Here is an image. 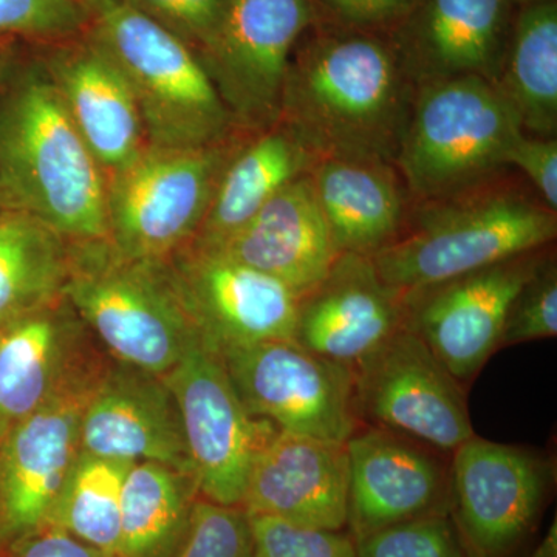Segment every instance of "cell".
Returning <instances> with one entry per match:
<instances>
[{"label": "cell", "mask_w": 557, "mask_h": 557, "mask_svg": "<svg viewBox=\"0 0 557 557\" xmlns=\"http://www.w3.org/2000/svg\"><path fill=\"white\" fill-rule=\"evenodd\" d=\"M0 196L69 242L108 237V174L46 65L0 84Z\"/></svg>", "instance_id": "cell-2"}, {"label": "cell", "mask_w": 557, "mask_h": 557, "mask_svg": "<svg viewBox=\"0 0 557 557\" xmlns=\"http://www.w3.org/2000/svg\"><path fill=\"white\" fill-rule=\"evenodd\" d=\"M449 519L467 557H522L556 482L542 450L471 437L449 460Z\"/></svg>", "instance_id": "cell-8"}, {"label": "cell", "mask_w": 557, "mask_h": 557, "mask_svg": "<svg viewBox=\"0 0 557 557\" xmlns=\"http://www.w3.org/2000/svg\"><path fill=\"white\" fill-rule=\"evenodd\" d=\"M87 24L89 11L81 0H0V39L67 38Z\"/></svg>", "instance_id": "cell-34"}, {"label": "cell", "mask_w": 557, "mask_h": 557, "mask_svg": "<svg viewBox=\"0 0 557 557\" xmlns=\"http://www.w3.org/2000/svg\"><path fill=\"white\" fill-rule=\"evenodd\" d=\"M62 296L115 362L153 375L200 338L168 259L132 258L108 237L69 242Z\"/></svg>", "instance_id": "cell-3"}, {"label": "cell", "mask_w": 557, "mask_h": 557, "mask_svg": "<svg viewBox=\"0 0 557 557\" xmlns=\"http://www.w3.org/2000/svg\"><path fill=\"white\" fill-rule=\"evenodd\" d=\"M314 16L310 0H225L199 58L234 123L276 126L289 60Z\"/></svg>", "instance_id": "cell-9"}, {"label": "cell", "mask_w": 557, "mask_h": 557, "mask_svg": "<svg viewBox=\"0 0 557 557\" xmlns=\"http://www.w3.org/2000/svg\"><path fill=\"white\" fill-rule=\"evenodd\" d=\"M237 148L146 146L108 175V239L132 258L166 260L199 233L219 180Z\"/></svg>", "instance_id": "cell-7"}, {"label": "cell", "mask_w": 557, "mask_h": 557, "mask_svg": "<svg viewBox=\"0 0 557 557\" xmlns=\"http://www.w3.org/2000/svg\"><path fill=\"white\" fill-rule=\"evenodd\" d=\"M252 417L278 431L347 442L359 424L354 370L310 354L295 339H274L220 354Z\"/></svg>", "instance_id": "cell-12"}, {"label": "cell", "mask_w": 557, "mask_h": 557, "mask_svg": "<svg viewBox=\"0 0 557 557\" xmlns=\"http://www.w3.org/2000/svg\"><path fill=\"white\" fill-rule=\"evenodd\" d=\"M3 557H116L79 541L62 528L47 523L14 542Z\"/></svg>", "instance_id": "cell-38"}, {"label": "cell", "mask_w": 557, "mask_h": 557, "mask_svg": "<svg viewBox=\"0 0 557 557\" xmlns=\"http://www.w3.org/2000/svg\"><path fill=\"white\" fill-rule=\"evenodd\" d=\"M348 479L347 442L277 429L252 463L240 508L248 516L343 531Z\"/></svg>", "instance_id": "cell-21"}, {"label": "cell", "mask_w": 557, "mask_h": 557, "mask_svg": "<svg viewBox=\"0 0 557 557\" xmlns=\"http://www.w3.org/2000/svg\"><path fill=\"white\" fill-rule=\"evenodd\" d=\"M168 263L201 343L215 354L293 339L299 296L277 278L190 245Z\"/></svg>", "instance_id": "cell-14"}, {"label": "cell", "mask_w": 557, "mask_h": 557, "mask_svg": "<svg viewBox=\"0 0 557 557\" xmlns=\"http://www.w3.org/2000/svg\"><path fill=\"white\" fill-rule=\"evenodd\" d=\"M87 327L64 296L0 327V437L102 369L90 358Z\"/></svg>", "instance_id": "cell-19"}, {"label": "cell", "mask_w": 557, "mask_h": 557, "mask_svg": "<svg viewBox=\"0 0 557 557\" xmlns=\"http://www.w3.org/2000/svg\"><path fill=\"white\" fill-rule=\"evenodd\" d=\"M505 166H516L541 193L545 207L557 211V139L520 134L505 153Z\"/></svg>", "instance_id": "cell-37"}, {"label": "cell", "mask_w": 557, "mask_h": 557, "mask_svg": "<svg viewBox=\"0 0 557 557\" xmlns=\"http://www.w3.org/2000/svg\"><path fill=\"white\" fill-rule=\"evenodd\" d=\"M413 94L392 40L341 27L319 32L293 51L277 124L317 161L395 166Z\"/></svg>", "instance_id": "cell-1"}, {"label": "cell", "mask_w": 557, "mask_h": 557, "mask_svg": "<svg viewBox=\"0 0 557 557\" xmlns=\"http://www.w3.org/2000/svg\"><path fill=\"white\" fill-rule=\"evenodd\" d=\"M163 379L177 401L199 497L240 508L252 463L277 428L245 409L222 358L200 338Z\"/></svg>", "instance_id": "cell-10"}, {"label": "cell", "mask_w": 557, "mask_h": 557, "mask_svg": "<svg viewBox=\"0 0 557 557\" xmlns=\"http://www.w3.org/2000/svg\"><path fill=\"white\" fill-rule=\"evenodd\" d=\"M355 545L359 557H467L446 515L384 528Z\"/></svg>", "instance_id": "cell-33"}, {"label": "cell", "mask_w": 557, "mask_h": 557, "mask_svg": "<svg viewBox=\"0 0 557 557\" xmlns=\"http://www.w3.org/2000/svg\"><path fill=\"white\" fill-rule=\"evenodd\" d=\"M525 557H557V522L553 520L547 534L539 541L533 549L527 553Z\"/></svg>", "instance_id": "cell-39"}, {"label": "cell", "mask_w": 557, "mask_h": 557, "mask_svg": "<svg viewBox=\"0 0 557 557\" xmlns=\"http://www.w3.org/2000/svg\"><path fill=\"white\" fill-rule=\"evenodd\" d=\"M100 375L53 399L0 437V553L49 523L79 456L81 418Z\"/></svg>", "instance_id": "cell-16"}, {"label": "cell", "mask_w": 557, "mask_h": 557, "mask_svg": "<svg viewBox=\"0 0 557 557\" xmlns=\"http://www.w3.org/2000/svg\"><path fill=\"white\" fill-rule=\"evenodd\" d=\"M186 44L201 47L218 28L225 0H124Z\"/></svg>", "instance_id": "cell-35"}, {"label": "cell", "mask_w": 557, "mask_h": 557, "mask_svg": "<svg viewBox=\"0 0 557 557\" xmlns=\"http://www.w3.org/2000/svg\"><path fill=\"white\" fill-rule=\"evenodd\" d=\"M512 2L519 3V5H528V3L553 2V0H512Z\"/></svg>", "instance_id": "cell-41"}, {"label": "cell", "mask_w": 557, "mask_h": 557, "mask_svg": "<svg viewBox=\"0 0 557 557\" xmlns=\"http://www.w3.org/2000/svg\"><path fill=\"white\" fill-rule=\"evenodd\" d=\"M196 480L156 461L132 465L121 496L116 557H168L185 533Z\"/></svg>", "instance_id": "cell-28"}, {"label": "cell", "mask_w": 557, "mask_h": 557, "mask_svg": "<svg viewBox=\"0 0 557 557\" xmlns=\"http://www.w3.org/2000/svg\"><path fill=\"white\" fill-rule=\"evenodd\" d=\"M405 327L403 293L380 276L369 256L341 252L327 274L300 296L293 339L354 370Z\"/></svg>", "instance_id": "cell-17"}, {"label": "cell", "mask_w": 557, "mask_h": 557, "mask_svg": "<svg viewBox=\"0 0 557 557\" xmlns=\"http://www.w3.org/2000/svg\"><path fill=\"white\" fill-rule=\"evenodd\" d=\"M201 249L262 271L299 298L327 274L341 255L309 174L278 190L247 225L218 247Z\"/></svg>", "instance_id": "cell-22"}, {"label": "cell", "mask_w": 557, "mask_h": 557, "mask_svg": "<svg viewBox=\"0 0 557 557\" xmlns=\"http://www.w3.org/2000/svg\"><path fill=\"white\" fill-rule=\"evenodd\" d=\"M523 132L556 137L557 3L522 5L511 30L496 83Z\"/></svg>", "instance_id": "cell-26"}, {"label": "cell", "mask_w": 557, "mask_h": 557, "mask_svg": "<svg viewBox=\"0 0 557 557\" xmlns=\"http://www.w3.org/2000/svg\"><path fill=\"white\" fill-rule=\"evenodd\" d=\"M548 248L403 293L406 329L454 379L471 383L500 348L509 307Z\"/></svg>", "instance_id": "cell-13"}, {"label": "cell", "mask_w": 557, "mask_h": 557, "mask_svg": "<svg viewBox=\"0 0 557 557\" xmlns=\"http://www.w3.org/2000/svg\"><path fill=\"white\" fill-rule=\"evenodd\" d=\"M5 208V205H3L2 196H0V209Z\"/></svg>", "instance_id": "cell-42"}, {"label": "cell", "mask_w": 557, "mask_h": 557, "mask_svg": "<svg viewBox=\"0 0 557 557\" xmlns=\"http://www.w3.org/2000/svg\"><path fill=\"white\" fill-rule=\"evenodd\" d=\"M46 69L106 174L129 166L148 141L129 84L108 54L89 40L51 54Z\"/></svg>", "instance_id": "cell-23"}, {"label": "cell", "mask_w": 557, "mask_h": 557, "mask_svg": "<svg viewBox=\"0 0 557 557\" xmlns=\"http://www.w3.org/2000/svg\"><path fill=\"white\" fill-rule=\"evenodd\" d=\"M557 336V262L545 251L508 310L500 348Z\"/></svg>", "instance_id": "cell-31"}, {"label": "cell", "mask_w": 557, "mask_h": 557, "mask_svg": "<svg viewBox=\"0 0 557 557\" xmlns=\"http://www.w3.org/2000/svg\"><path fill=\"white\" fill-rule=\"evenodd\" d=\"M168 557H255L247 512L197 498L185 533Z\"/></svg>", "instance_id": "cell-30"}, {"label": "cell", "mask_w": 557, "mask_h": 557, "mask_svg": "<svg viewBox=\"0 0 557 557\" xmlns=\"http://www.w3.org/2000/svg\"><path fill=\"white\" fill-rule=\"evenodd\" d=\"M81 2H83V3H84V5H87V3H89V2H90V0H81Z\"/></svg>", "instance_id": "cell-43"}, {"label": "cell", "mask_w": 557, "mask_h": 557, "mask_svg": "<svg viewBox=\"0 0 557 557\" xmlns=\"http://www.w3.org/2000/svg\"><path fill=\"white\" fill-rule=\"evenodd\" d=\"M347 528L354 541L410 520L449 516L450 474L440 450L386 429L347 440Z\"/></svg>", "instance_id": "cell-15"}, {"label": "cell", "mask_w": 557, "mask_h": 557, "mask_svg": "<svg viewBox=\"0 0 557 557\" xmlns=\"http://www.w3.org/2000/svg\"><path fill=\"white\" fill-rule=\"evenodd\" d=\"M479 186L423 200L409 231L372 256L391 287L401 293L429 287L547 248L556 239V211L512 189Z\"/></svg>", "instance_id": "cell-4"}, {"label": "cell", "mask_w": 557, "mask_h": 557, "mask_svg": "<svg viewBox=\"0 0 557 557\" xmlns=\"http://www.w3.org/2000/svg\"><path fill=\"white\" fill-rule=\"evenodd\" d=\"M354 375L361 426L386 429L448 456L474 437L463 384L410 330L362 359Z\"/></svg>", "instance_id": "cell-11"}, {"label": "cell", "mask_w": 557, "mask_h": 557, "mask_svg": "<svg viewBox=\"0 0 557 557\" xmlns=\"http://www.w3.org/2000/svg\"><path fill=\"white\" fill-rule=\"evenodd\" d=\"M317 159L281 124L242 146L226 164L190 247L214 248L233 236Z\"/></svg>", "instance_id": "cell-25"}, {"label": "cell", "mask_w": 557, "mask_h": 557, "mask_svg": "<svg viewBox=\"0 0 557 557\" xmlns=\"http://www.w3.org/2000/svg\"><path fill=\"white\" fill-rule=\"evenodd\" d=\"M69 240L20 209H0V327L62 298Z\"/></svg>", "instance_id": "cell-27"}, {"label": "cell", "mask_w": 557, "mask_h": 557, "mask_svg": "<svg viewBox=\"0 0 557 557\" xmlns=\"http://www.w3.org/2000/svg\"><path fill=\"white\" fill-rule=\"evenodd\" d=\"M90 40L129 84L148 146L201 148L230 137L234 121L189 44L124 0H90Z\"/></svg>", "instance_id": "cell-5"}, {"label": "cell", "mask_w": 557, "mask_h": 557, "mask_svg": "<svg viewBox=\"0 0 557 557\" xmlns=\"http://www.w3.org/2000/svg\"><path fill=\"white\" fill-rule=\"evenodd\" d=\"M81 453L156 461L193 475L177 401L160 375L115 362L102 370L81 418Z\"/></svg>", "instance_id": "cell-18"}, {"label": "cell", "mask_w": 557, "mask_h": 557, "mask_svg": "<svg viewBox=\"0 0 557 557\" xmlns=\"http://www.w3.org/2000/svg\"><path fill=\"white\" fill-rule=\"evenodd\" d=\"M523 134L496 84L458 76L417 87L395 166L412 196L442 199L482 185Z\"/></svg>", "instance_id": "cell-6"}, {"label": "cell", "mask_w": 557, "mask_h": 557, "mask_svg": "<svg viewBox=\"0 0 557 557\" xmlns=\"http://www.w3.org/2000/svg\"><path fill=\"white\" fill-rule=\"evenodd\" d=\"M255 557H359L344 531L300 527L273 516H248Z\"/></svg>", "instance_id": "cell-32"}, {"label": "cell", "mask_w": 557, "mask_h": 557, "mask_svg": "<svg viewBox=\"0 0 557 557\" xmlns=\"http://www.w3.org/2000/svg\"><path fill=\"white\" fill-rule=\"evenodd\" d=\"M309 175L339 252L372 258L403 233L406 197L392 164L318 160Z\"/></svg>", "instance_id": "cell-24"}, {"label": "cell", "mask_w": 557, "mask_h": 557, "mask_svg": "<svg viewBox=\"0 0 557 557\" xmlns=\"http://www.w3.org/2000/svg\"><path fill=\"white\" fill-rule=\"evenodd\" d=\"M10 72V58L7 54L5 47L0 44V84L5 79V76L9 75Z\"/></svg>", "instance_id": "cell-40"}, {"label": "cell", "mask_w": 557, "mask_h": 557, "mask_svg": "<svg viewBox=\"0 0 557 557\" xmlns=\"http://www.w3.org/2000/svg\"><path fill=\"white\" fill-rule=\"evenodd\" d=\"M134 463L79 453L49 523L116 556L124 479Z\"/></svg>", "instance_id": "cell-29"}, {"label": "cell", "mask_w": 557, "mask_h": 557, "mask_svg": "<svg viewBox=\"0 0 557 557\" xmlns=\"http://www.w3.org/2000/svg\"><path fill=\"white\" fill-rule=\"evenodd\" d=\"M310 3L341 28L376 33L397 28L416 9L418 0H310Z\"/></svg>", "instance_id": "cell-36"}, {"label": "cell", "mask_w": 557, "mask_h": 557, "mask_svg": "<svg viewBox=\"0 0 557 557\" xmlns=\"http://www.w3.org/2000/svg\"><path fill=\"white\" fill-rule=\"evenodd\" d=\"M512 5V0H418L392 40L412 86L458 76L496 84Z\"/></svg>", "instance_id": "cell-20"}]
</instances>
